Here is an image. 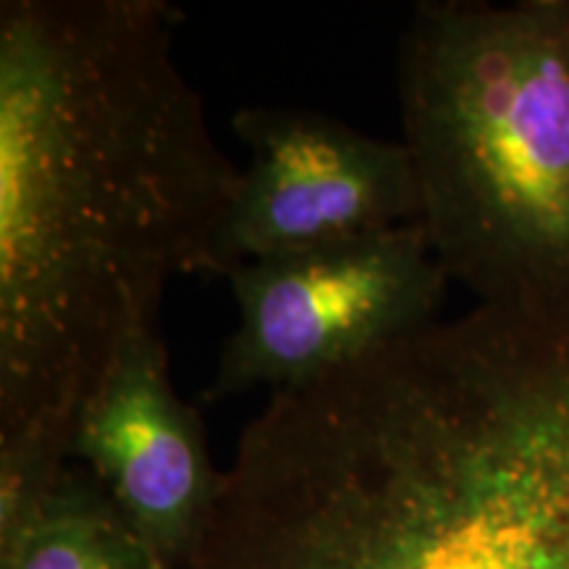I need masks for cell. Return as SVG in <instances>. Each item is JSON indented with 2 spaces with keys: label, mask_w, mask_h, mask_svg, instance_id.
Returning a JSON list of instances; mask_svg holds the SVG:
<instances>
[{
  "label": "cell",
  "mask_w": 569,
  "mask_h": 569,
  "mask_svg": "<svg viewBox=\"0 0 569 569\" xmlns=\"http://www.w3.org/2000/svg\"><path fill=\"white\" fill-rule=\"evenodd\" d=\"M188 569H569V311L478 306L277 390Z\"/></svg>",
  "instance_id": "obj_1"
},
{
  "label": "cell",
  "mask_w": 569,
  "mask_h": 569,
  "mask_svg": "<svg viewBox=\"0 0 569 569\" xmlns=\"http://www.w3.org/2000/svg\"><path fill=\"white\" fill-rule=\"evenodd\" d=\"M180 21L167 0L0 3V436L69 440L169 280L217 274L240 169L174 59Z\"/></svg>",
  "instance_id": "obj_2"
},
{
  "label": "cell",
  "mask_w": 569,
  "mask_h": 569,
  "mask_svg": "<svg viewBox=\"0 0 569 569\" xmlns=\"http://www.w3.org/2000/svg\"><path fill=\"white\" fill-rule=\"evenodd\" d=\"M403 148L448 280L569 311V0H425L398 42Z\"/></svg>",
  "instance_id": "obj_3"
},
{
  "label": "cell",
  "mask_w": 569,
  "mask_h": 569,
  "mask_svg": "<svg viewBox=\"0 0 569 569\" xmlns=\"http://www.w3.org/2000/svg\"><path fill=\"white\" fill-rule=\"evenodd\" d=\"M238 327L222 348L211 401L306 386L438 322L448 274L422 227L251 261L227 274Z\"/></svg>",
  "instance_id": "obj_4"
},
{
  "label": "cell",
  "mask_w": 569,
  "mask_h": 569,
  "mask_svg": "<svg viewBox=\"0 0 569 569\" xmlns=\"http://www.w3.org/2000/svg\"><path fill=\"white\" fill-rule=\"evenodd\" d=\"M251 151L217 246V274L417 224L419 196L401 140L293 106L232 117Z\"/></svg>",
  "instance_id": "obj_5"
},
{
  "label": "cell",
  "mask_w": 569,
  "mask_h": 569,
  "mask_svg": "<svg viewBox=\"0 0 569 569\" xmlns=\"http://www.w3.org/2000/svg\"><path fill=\"white\" fill-rule=\"evenodd\" d=\"M69 459L101 482L167 569H188L224 472L213 467L198 409L172 386L159 325L127 338L82 398Z\"/></svg>",
  "instance_id": "obj_6"
},
{
  "label": "cell",
  "mask_w": 569,
  "mask_h": 569,
  "mask_svg": "<svg viewBox=\"0 0 569 569\" xmlns=\"http://www.w3.org/2000/svg\"><path fill=\"white\" fill-rule=\"evenodd\" d=\"M0 569H167L88 469L69 461L24 528L0 543Z\"/></svg>",
  "instance_id": "obj_7"
}]
</instances>
